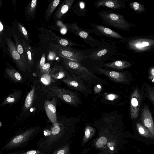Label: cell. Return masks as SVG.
I'll return each mask as SVG.
<instances>
[{
	"instance_id": "obj_17",
	"label": "cell",
	"mask_w": 154,
	"mask_h": 154,
	"mask_svg": "<svg viewBox=\"0 0 154 154\" xmlns=\"http://www.w3.org/2000/svg\"><path fill=\"white\" fill-rule=\"evenodd\" d=\"M68 72L60 65H55L51 69L50 73L51 81L55 82L62 79L67 75Z\"/></svg>"
},
{
	"instance_id": "obj_33",
	"label": "cell",
	"mask_w": 154,
	"mask_h": 154,
	"mask_svg": "<svg viewBox=\"0 0 154 154\" xmlns=\"http://www.w3.org/2000/svg\"><path fill=\"white\" fill-rule=\"evenodd\" d=\"M107 139L104 137H100L96 142V145L98 147H101L105 145L107 142Z\"/></svg>"
},
{
	"instance_id": "obj_41",
	"label": "cell",
	"mask_w": 154,
	"mask_h": 154,
	"mask_svg": "<svg viewBox=\"0 0 154 154\" xmlns=\"http://www.w3.org/2000/svg\"><path fill=\"white\" fill-rule=\"evenodd\" d=\"M101 87L99 85H97L95 86L94 91L96 93H99L101 90Z\"/></svg>"
},
{
	"instance_id": "obj_7",
	"label": "cell",
	"mask_w": 154,
	"mask_h": 154,
	"mask_svg": "<svg viewBox=\"0 0 154 154\" xmlns=\"http://www.w3.org/2000/svg\"><path fill=\"white\" fill-rule=\"evenodd\" d=\"M90 24L92 28L88 29L89 33H94L100 36L122 40L125 37L116 31L103 26L92 23H90Z\"/></svg>"
},
{
	"instance_id": "obj_11",
	"label": "cell",
	"mask_w": 154,
	"mask_h": 154,
	"mask_svg": "<svg viewBox=\"0 0 154 154\" xmlns=\"http://www.w3.org/2000/svg\"><path fill=\"white\" fill-rule=\"evenodd\" d=\"M140 96L137 89L134 91L131 97L130 114L132 119H136L138 116L140 109Z\"/></svg>"
},
{
	"instance_id": "obj_1",
	"label": "cell",
	"mask_w": 154,
	"mask_h": 154,
	"mask_svg": "<svg viewBox=\"0 0 154 154\" xmlns=\"http://www.w3.org/2000/svg\"><path fill=\"white\" fill-rule=\"evenodd\" d=\"M47 91L51 97L59 99L71 106L78 107L82 105L81 98L77 91L55 85L50 86Z\"/></svg>"
},
{
	"instance_id": "obj_35",
	"label": "cell",
	"mask_w": 154,
	"mask_h": 154,
	"mask_svg": "<svg viewBox=\"0 0 154 154\" xmlns=\"http://www.w3.org/2000/svg\"><path fill=\"white\" fill-rule=\"evenodd\" d=\"M45 59L46 54L45 53H44L42 54L39 63L37 66V68L39 70L41 69L42 66L45 63Z\"/></svg>"
},
{
	"instance_id": "obj_16",
	"label": "cell",
	"mask_w": 154,
	"mask_h": 154,
	"mask_svg": "<svg viewBox=\"0 0 154 154\" xmlns=\"http://www.w3.org/2000/svg\"><path fill=\"white\" fill-rule=\"evenodd\" d=\"M96 69L101 74L116 82H125L126 81L125 76L123 73L109 71L99 67H97Z\"/></svg>"
},
{
	"instance_id": "obj_32",
	"label": "cell",
	"mask_w": 154,
	"mask_h": 154,
	"mask_svg": "<svg viewBox=\"0 0 154 154\" xmlns=\"http://www.w3.org/2000/svg\"><path fill=\"white\" fill-rule=\"evenodd\" d=\"M94 132V129L90 126H88L86 127L85 132V137L87 138H89L91 137L93 135Z\"/></svg>"
},
{
	"instance_id": "obj_24",
	"label": "cell",
	"mask_w": 154,
	"mask_h": 154,
	"mask_svg": "<svg viewBox=\"0 0 154 154\" xmlns=\"http://www.w3.org/2000/svg\"><path fill=\"white\" fill-rule=\"evenodd\" d=\"M37 3V0H32L26 6L25 13L28 17L32 19L35 17Z\"/></svg>"
},
{
	"instance_id": "obj_22",
	"label": "cell",
	"mask_w": 154,
	"mask_h": 154,
	"mask_svg": "<svg viewBox=\"0 0 154 154\" xmlns=\"http://www.w3.org/2000/svg\"><path fill=\"white\" fill-rule=\"evenodd\" d=\"M61 1V0H54L50 2L45 13L44 19L45 21L48 22L50 20Z\"/></svg>"
},
{
	"instance_id": "obj_36",
	"label": "cell",
	"mask_w": 154,
	"mask_h": 154,
	"mask_svg": "<svg viewBox=\"0 0 154 154\" xmlns=\"http://www.w3.org/2000/svg\"><path fill=\"white\" fill-rule=\"evenodd\" d=\"M57 55L54 52L51 51H50L48 56V60H54Z\"/></svg>"
},
{
	"instance_id": "obj_14",
	"label": "cell",
	"mask_w": 154,
	"mask_h": 154,
	"mask_svg": "<svg viewBox=\"0 0 154 154\" xmlns=\"http://www.w3.org/2000/svg\"><path fill=\"white\" fill-rule=\"evenodd\" d=\"M75 0H65L59 5L54 13L53 18L57 21L62 19L72 7Z\"/></svg>"
},
{
	"instance_id": "obj_3",
	"label": "cell",
	"mask_w": 154,
	"mask_h": 154,
	"mask_svg": "<svg viewBox=\"0 0 154 154\" xmlns=\"http://www.w3.org/2000/svg\"><path fill=\"white\" fill-rule=\"evenodd\" d=\"M121 41L125 42L128 49L135 52H149L154 48V38L151 35L125 37Z\"/></svg>"
},
{
	"instance_id": "obj_12",
	"label": "cell",
	"mask_w": 154,
	"mask_h": 154,
	"mask_svg": "<svg viewBox=\"0 0 154 154\" xmlns=\"http://www.w3.org/2000/svg\"><path fill=\"white\" fill-rule=\"evenodd\" d=\"M125 1L123 0H98L94 2V6L98 9L101 6L106 7L113 9L126 8Z\"/></svg>"
},
{
	"instance_id": "obj_25",
	"label": "cell",
	"mask_w": 154,
	"mask_h": 154,
	"mask_svg": "<svg viewBox=\"0 0 154 154\" xmlns=\"http://www.w3.org/2000/svg\"><path fill=\"white\" fill-rule=\"evenodd\" d=\"M13 35L15 42V45L17 50L21 56L26 67V62L25 52L21 40L15 32L13 33Z\"/></svg>"
},
{
	"instance_id": "obj_8",
	"label": "cell",
	"mask_w": 154,
	"mask_h": 154,
	"mask_svg": "<svg viewBox=\"0 0 154 154\" xmlns=\"http://www.w3.org/2000/svg\"><path fill=\"white\" fill-rule=\"evenodd\" d=\"M6 42L10 56L17 66L22 71H26L27 69L26 66L18 52L15 45L8 37L6 38Z\"/></svg>"
},
{
	"instance_id": "obj_5",
	"label": "cell",
	"mask_w": 154,
	"mask_h": 154,
	"mask_svg": "<svg viewBox=\"0 0 154 154\" xmlns=\"http://www.w3.org/2000/svg\"><path fill=\"white\" fill-rule=\"evenodd\" d=\"M63 63L67 71L78 76L84 82H90L94 77L93 74L79 62L63 59Z\"/></svg>"
},
{
	"instance_id": "obj_4",
	"label": "cell",
	"mask_w": 154,
	"mask_h": 154,
	"mask_svg": "<svg viewBox=\"0 0 154 154\" xmlns=\"http://www.w3.org/2000/svg\"><path fill=\"white\" fill-rule=\"evenodd\" d=\"M49 48L60 57L72 61L81 62L88 57L84 53L72 48L50 43Z\"/></svg>"
},
{
	"instance_id": "obj_15",
	"label": "cell",
	"mask_w": 154,
	"mask_h": 154,
	"mask_svg": "<svg viewBox=\"0 0 154 154\" xmlns=\"http://www.w3.org/2000/svg\"><path fill=\"white\" fill-rule=\"evenodd\" d=\"M141 119L144 126L150 132L154 137V125L152 115L147 107L145 106L143 109L141 116Z\"/></svg>"
},
{
	"instance_id": "obj_9",
	"label": "cell",
	"mask_w": 154,
	"mask_h": 154,
	"mask_svg": "<svg viewBox=\"0 0 154 154\" xmlns=\"http://www.w3.org/2000/svg\"><path fill=\"white\" fill-rule=\"evenodd\" d=\"M57 99L52 97L51 100H45L44 103L45 109L48 118L54 125L57 123L56 108Z\"/></svg>"
},
{
	"instance_id": "obj_2",
	"label": "cell",
	"mask_w": 154,
	"mask_h": 154,
	"mask_svg": "<svg viewBox=\"0 0 154 154\" xmlns=\"http://www.w3.org/2000/svg\"><path fill=\"white\" fill-rule=\"evenodd\" d=\"M98 14L102 20V23L116 29L128 31L131 27L137 26L128 22L123 15L112 10H102L99 11Z\"/></svg>"
},
{
	"instance_id": "obj_30",
	"label": "cell",
	"mask_w": 154,
	"mask_h": 154,
	"mask_svg": "<svg viewBox=\"0 0 154 154\" xmlns=\"http://www.w3.org/2000/svg\"><path fill=\"white\" fill-rule=\"evenodd\" d=\"M51 69L50 63H45L39 70L40 73L42 75L50 74Z\"/></svg>"
},
{
	"instance_id": "obj_37",
	"label": "cell",
	"mask_w": 154,
	"mask_h": 154,
	"mask_svg": "<svg viewBox=\"0 0 154 154\" xmlns=\"http://www.w3.org/2000/svg\"><path fill=\"white\" fill-rule=\"evenodd\" d=\"M23 139V137L22 135H19L14 138L12 140L14 143L16 144L21 142Z\"/></svg>"
},
{
	"instance_id": "obj_10",
	"label": "cell",
	"mask_w": 154,
	"mask_h": 154,
	"mask_svg": "<svg viewBox=\"0 0 154 154\" xmlns=\"http://www.w3.org/2000/svg\"><path fill=\"white\" fill-rule=\"evenodd\" d=\"M74 34L81 38L83 41L89 44L92 48L96 46L100 47L103 45L97 39L90 35L88 29L80 28L79 30L72 32Z\"/></svg>"
},
{
	"instance_id": "obj_40",
	"label": "cell",
	"mask_w": 154,
	"mask_h": 154,
	"mask_svg": "<svg viewBox=\"0 0 154 154\" xmlns=\"http://www.w3.org/2000/svg\"><path fill=\"white\" fill-rule=\"evenodd\" d=\"M118 97V96L117 95L114 94H108L106 97V98L109 100H112L117 98Z\"/></svg>"
},
{
	"instance_id": "obj_19",
	"label": "cell",
	"mask_w": 154,
	"mask_h": 154,
	"mask_svg": "<svg viewBox=\"0 0 154 154\" xmlns=\"http://www.w3.org/2000/svg\"><path fill=\"white\" fill-rule=\"evenodd\" d=\"M36 82L34 81L31 89L27 94L24 102L21 112H25L28 111L32 107L35 96Z\"/></svg>"
},
{
	"instance_id": "obj_21",
	"label": "cell",
	"mask_w": 154,
	"mask_h": 154,
	"mask_svg": "<svg viewBox=\"0 0 154 154\" xmlns=\"http://www.w3.org/2000/svg\"><path fill=\"white\" fill-rule=\"evenodd\" d=\"M72 15L74 14L79 17H84L86 15L87 9L85 3L83 1H78L72 8Z\"/></svg>"
},
{
	"instance_id": "obj_26",
	"label": "cell",
	"mask_w": 154,
	"mask_h": 154,
	"mask_svg": "<svg viewBox=\"0 0 154 154\" xmlns=\"http://www.w3.org/2000/svg\"><path fill=\"white\" fill-rule=\"evenodd\" d=\"M128 6L134 12L141 14L146 12L145 8L144 5L137 2H130Z\"/></svg>"
},
{
	"instance_id": "obj_27",
	"label": "cell",
	"mask_w": 154,
	"mask_h": 154,
	"mask_svg": "<svg viewBox=\"0 0 154 154\" xmlns=\"http://www.w3.org/2000/svg\"><path fill=\"white\" fill-rule=\"evenodd\" d=\"M109 51V50L107 48L100 49L93 52L88 56V57L94 60H98L106 55Z\"/></svg>"
},
{
	"instance_id": "obj_43",
	"label": "cell",
	"mask_w": 154,
	"mask_h": 154,
	"mask_svg": "<svg viewBox=\"0 0 154 154\" xmlns=\"http://www.w3.org/2000/svg\"><path fill=\"white\" fill-rule=\"evenodd\" d=\"M64 151L63 150H59L58 152L57 153V154H64Z\"/></svg>"
},
{
	"instance_id": "obj_18",
	"label": "cell",
	"mask_w": 154,
	"mask_h": 154,
	"mask_svg": "<svg viewBox=\"0 0 154 154\" xmlns=\"http://www.w3.org/2000/svg\"><path fill=\"white\" fill-rule=\"evenodd\" d=\"M22 94V90L14 89L12 92L7 96L1 104L0 106L15 104L20 100Z\"/></svg>"
},
{
	"instance_id": "obj_34",
	"label": "cell",
	"mask_w": 154,
	"mask_h": 154,
	"mask_svg": "<svg viewBox=\"0 0 154 154\" xmlns=\"http://www.w3.org/2000/svg\"><path fill=\"white\" fill-rule=\"evenodd\" d=\"M42 75L41 78L42 82L46 85L49 84L51 81L50 74Z\"/></svg>"
},
{
	"instance_id": "obj_31",
	"label": "cell",
	"mask_w": 154,
	"mask_h": 154,
	"mask_svg": "<svg viewBox=\"0 0 154 154\" xmlns=\"http://www.w3.org/2000/svg\"><path fill=\"white\" fill-rule=\"evenodd\" d=\"M65 26L67 29L71 32L78 30L80 29L76 22L70 24L66 23L65 24Z\"/></svg>"
},
{
	"instance_id": "obj_39",
	"label": "cell",
	"mask_w": 154,
	"mask_h": 154,
	"mask_svg": "<svg viewBox=\"0 0 154 154\" xmlns=\"http://www.w3.org/2000/svg\"><path fill=\"white\" fill-rule=\"evenodd\" d=\"M149 73L150 76L149 78L152 82H153L154 79V67L153 66L150 67L149 70Z\"/></svg>"
},
{
	"instance_id": "obj_44",
	"label": "cell",
	"mask_w": 154,
	"mask_h": 154,
	"mask_svg": "<svg viewBox=\"0 0 154 154\" xmlns=\"http://www.w3.org/2000/svg\"><path fill=\"white\" fill-rule=\"evenodd\" d=\"M2 2H1V1L0 0V8L1 7V6L2 5Z\"/></svg>"
},
{
	"instance_id": "obj_45",
	"label": "cell",
	"mask_w": 154,
	"mask_h": 154,
	"mask_svg": "<svg viewBox=\"0 0 154 154\" xmlns=\"http://www.w3.org/2000/svg\"><path fill=\"white\" fill-rule=\"evenodd\" d=\"M2 125V124L0 122V127H1Z\"/></svg>"
},
{
	"instance_id": "obj_6",
	"label": "cell",
	"mask_w": 154,
	"mask_h": 154,
	"mask_svg": "<svg viewBox=\"0 0 154 154\" xmlns=\"http://www.w3.org/2000/svg\"><path fill=\"white\" fill-rule=\"evenodd\" d=\"M61 80L69 89L79 92L85 96L89 93L88 88L84 82L74 74L68 72L66 76Z\"/></svg>"
},
{
	"instance_id": "obj_28",
	"label": "cell",
	"mask_w": 154,
	"mask_h": 154,
	"mask_svg": "<svg viewBox=\"0 0 154 154\" xmlns=\"http://www.w3.org/2000/svg\"><path fill=\"white\" fill-rule=\"evenodd\" d=\"M136 126L138 132L140 135L146 138H153L150 131L140 123H137Z\"/></svg>"
},
{
	"instance_id": "obj_20",
	"label": "cell",
	"mask_w": 154,
	"mask_h": 154,
	"mask_svg": "<svg viewBox=\"0 0 154 154\" xmlns=\"http://www.w3.org/2000/svg\"><path fill=\"white\" fill-rule=\"evenodd\" d=\"M5 73V76L13 82L20 83L23 81L21 75L13 67L6 66Z\"/></svg>"
},
{
	"instance_id": "obj_13",
	"label": "cell",
	"mask_w": 154,
	"mask_h": 154,
	"mask_svg": "<svg viewBox=\"0 0 154 154\" xmlns=\"http://www.w3.org/2000/svg\"><path fill=\"white\" fill-rule=\"evenodd\" d=\"M20 40L24 49L27 70L30 72L34 63V56L35 52L30 44L24 39L21 38Z\"/></svg>"
},
{
	"instance_id": "obj_42",
	"label": "cell",
	"mask_w": 154,
	"mask_h": 154,
	"mask_svg": "<svg viewBox=\"0 0 154 154\" xmlns=\"http://www.w3.org/2000/svg\"><path fill=\"white\" fill-rule=\"evenodd\" d=\"M36 153V151L35 150H30L28 151L26 154H35Z\"/></svg>"
},
{
	"instance_id": "obj_29",
	"label": "cell",
	"mask_w": 154,
	"mask_h": 154,
	"mask_svg": "<svg viewBox=\"0 0 154 154\" xmlns=\"http://www.w3.org/2000/svg\"><path fill=\"white\" fill-rule=\"evenodd\" d=\"M17 25L23 37L27 41H29L28 33L26 28L20 23H18Z\"/></svg>"
},
{
	"instance_id": "obj_38",
	"label": "cell",
	"mask_w": 154,
	"mask_h": 154,
	"mask_svg": "<svg viewBox=\"0 0 154 154\" xmlns=\"http://www.w3.org/2000/svg\"><path fill=\"white\" fill-rule=\"evenodd\" d=\"M60 130V127L57 124L53 128L51 132L53 134L55 135L59 133Z\"/></svg>"
},
{
	"instance_id": "obj_23",
	"label": "cell",
	"mask_w": 154,
	"mask_h": 154,
	"mask_svg": "<svg viewBox=\"0 0 154 154\" xmlns=\"http://www.w3.org/2000/svg\"><path fill=\"white\" fill-rule=\"evenodd\" d=\"M106 66L117 69H122L131 66V64L128 61L124 60H117L105 63Z\"/></svg>"
}]
</instances>
